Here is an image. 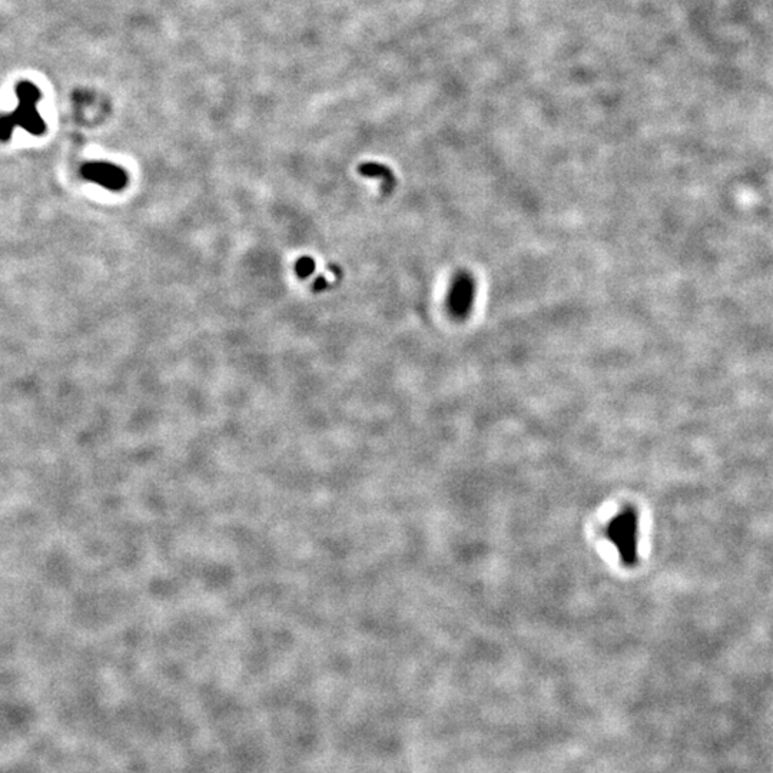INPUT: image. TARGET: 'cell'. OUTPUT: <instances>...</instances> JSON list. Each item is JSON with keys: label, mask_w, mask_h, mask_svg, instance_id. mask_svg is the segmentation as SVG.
Here are the masks:
<instances>
[{"label": "cell", "mask_w": 773, "mask_h": 773, "mask_svg": "<svg viewBox=\"0 0 773 773\" xmlns=\"http://www.w3.org/2000/svg\"><path fill=\"white\" fill-rule=\"evenodd\" d=\"M609 536L616 547L620 550L626 563H632L636 554V514L629 510L610 525Z\"/></svg>", "instance_id": "1"}, {"label": "cell", "mask_w": 773, "mask_h": 773, "mask_svg": "<svg viewBox=\"0 0 773 773\" xmlns=\"http://www.w3.org/2000/svg\"><path fill=\"white\" fill-rule=\"evenodd\" d=\"M476 284L470 274L460 273L454 278L449 294V309L457 318L467 317L474 300Z\"/></svg>", "instance_id": "2"}, {"label": "cell", "mask_w": 773, "mask_h": 773, "mask_svg": "<svg viewBox=\"0 0 773 773\" xmlns=\"http://www.w3.org/2000/svg\"><path fill=\"white\" fill-rule=\"evenodd\" d=\"M358 170H360V173H361L362 177H366V178H378V179H381V181H382V189H384V192H390V190H393V188L395 186V177H394V173L391 172V169H389V168L384 166V165L373 164V162H370V164H362V165L358 168Z\"/></svg>", "instance_id": "3"}, {"label": "cell", "mask_w": 773, "mask_h": 773, "mask_svg": "<svg viewBox=\"0 0 773 773\" xmlns=\"http://www.w3.org/2000/svg\"><path fill=\"white\" fill-rule=\"evenodd\" d=\"M313 268H314L313 261H308V260L302 261L301 265H300V271H301V274H302V275H305V274H308V273H311Z\"/></svg>", "instance_id": "4"}]
</instances>
